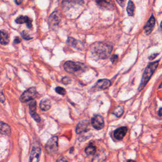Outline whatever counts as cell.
Here are the masks:
<instances>
[{
  "label": "cell",
  "instance_id": "1",
  "mask_svg": "<svg viewBox=\"0 0 162 162\" xmlns=\"http://www.w3.org/2000/svg\"><path fill=\"white\" fill-rule=\"evenodd\" d=\"M92 55L99 59H106L109 57L112 51V46L105 42H96L91 49Z\"/></svg>",
  "mask_w": 162,
  "mask_h": 162
},
{
  "label": "cell",
  "instance_id": "2",
  "mask_svg": "<svg viewBox=\"0 0 162 162\" xmlns=\"http://www.w3.org/2000/svg\"><path fill=\"white\" fill-rule=\"evenodd\" d=\"M158 63H159V61H156L150 63L148 64V65L147 66V67L146 68L144 72L141 83H140V85H139V91H141V90L144 89L146 84L148 82L151 77H152V75L155 72L156 69H157L158 66Z\"/></svg>",
  "mask_w": 162,
  "mask_h": 162
},
{
  "label": "cell",
  "instance_id": "3",
  "mask_svg": "<svg viewBox=\"0 0 162 162\" xmlns=\"http://www.w3.org/2000/svg\"><path fill=\"white\" fill-rule=\"evenodd\" d=\"M63 68L67 72L75 74L84 71V65L81 63H76L73 61H67L63 64Z\"/></svg>",
  "mask_w": 162,
  "mask_h": 162
},
{
  "label": "cell",
  "instance_id": "4",
  "mask_svg": "<svg viewBox=\"0 0 162 162\" xmlns=\"http://www.w3.org/2000/svg\"><path fill=\"white\" fill-rule=\"evenodd\" d=\"M37 96V91L36 88H30L27 90L25 91L20 96V100L22 103H26L27 101L33 100Z\"/></svg>",
  "mask_w": 162,
  "mask_h": 162
},
{
  "label": "cell",
  "instance_id": "5",
  "mask_svg": "<svg viewBox=\"0 0 162 162\" xmlns=\"http://www.w3.org/2000/svg\"><path fill=\"white\" fill-rule=\"evenodd\" d=\"M58 139L57 136L53 137L49 141L47 142L45 149L48 153L50 155L55 154L58 149Z\"/></svg>",
  "mask_w": 162,
  "mask_h": 162
},
{
  "label": "cell",
  "instance_id": "6",
  "mask_svg": "<svg viewBox=\"0 0 162 162\" xmlns=\"http://www.w3.org/2000/svg\"><path fill=\"white\" fill-rule=\"evenodd\" d=\"M60 20V14L58 11L56 10L55 12H53L48 18V24L49 28L52 29L57 28L59 25Z\"/></svg>",
  "mask_w": 162,
  "mask_h": 162
},
{
  "label": "cell",
  "instance_id": "7",
  "mask_svg": "<svg viewBox=\"0 0 162 162\" xmlns=\"http://www.w3.org/2000/svg\"><path fill=\"white\" fill-rule=\"evenodd\" d=\"M111 85V81L109 79H104L99 80L95 84V85L92 88L94 91H98L101 90H104L109 88Z\"/></svg>",
  "mask_w": 162,
  "mask_h": 162
},
{
  "label": "cell",
  "instance_id": "8",
  "mask_svg": "<svg viewBox=\"0 0 162 162\" xmlns=\"http://www.w3.org/2000/svg\"><path fill=\"white\" fill-rule=\"evenodd\" d=\"M41 152V147L39 144L34 143L32 149V152L30 156V162H39Z\"/></svg>",
  "mask_w": 162,
  "mask_h": 162
},
{
  "label": "cell",
  "instance_id": "9",
  "mask_svg": "<svg viewBox=\"0 0 162 162\" xmlns=\"http://www.w3.org/2000/svg\"><path fill=\"white\" fill-rule=\"evenodd\" d=\"M91 124L96 130H101L105 125L103 118L99 115H94L91 119Z\"/></svg>",
  "mask_w": 162,
  "mask_h": 162
},
{
  "label": "cell",
  "instance_id": "10",
  "mask_svg": "<svg viewBox=\"0 0 162 162\" xmlns=\"http://www.w3.org/2000/svg\"><path fill=\"white\" fill-rule=\"evenodd\" d=\"M84 3V0H63L61 6L63 10H67L75 5L81 6Z\"/></svg>",
  "mask_w": 162,
  "mask_h": 162
},
{
  "label": "cell",
  "instance_id": "11",
  "mask_svg": "<svg viewBox=\"0 0 162 162\" xmlns=\"http://www.w3.org/2000/svg\"><path fill=\"white\" fill-rule=\"evenodd\" d=\"M36 101L32 100L29 104V112L32 117L37 122H39L41 121V118L39 115L36 113Z\"/></svg>",
  "mask_w": 162,
  "mask_h": 162
},
{
  "label": "cell",
  "instance_id": "12",
  "mask_svg": "<svg viewBox=\"0 0 162 162\" xmlns=\"http://www.w3.org/2000/svg\"><path fill=\"white\" fill-rule=\"evenodd\" d=\"M100 8L105 10H112L113 6L111 3V0H94Z\"/></svg>",
  "mask_w": 162,
  "mask_h": 162
},
{
  "label": "cell",
  "instance_id": "13",
  "mask_svg": "<svg viewBox=\"0 0 162 162\" xmlns=\"http://www.w3.org/2000/svg\"><path fill=\"white\" fill-rule=\"evenodd\" d=\"M15 22L18 24H26L27 27L31 29L32 27V19L29 18L27 16H20L18 18L15 19Z\"/></svg>",
  "mask_w": 162,
  "mask_h": 162
},
{
  "label": "cell",
  "instance_id": "14",
  "mask_svg": "<svg viewBox=\"0 0 162 162\" xmlns=\"http://www.w3.org/2000/svg\"><path fill=\"white\" fill-rule=\"evenodd\" d=\"M89 123L87 121H81L80 123L78 124L76 127V133L77 134H81L83 132H86L89 131Z\"/></svg>",
  "mask_w": 162,
  "mask_h": 162
},
{
  "label": "cell",
  "instance_id": "15",
  "mask_svg": "<svg viewBox=\"0 0 162 162\" xmlns=\"http://www.w3.org/2000/svg\"><path fill=\"white\" fill-rule=\"evenodd\" d=\"M155 25V18L153 15L151 16L149 19L148 20V22L144 26V32L146 34H149L153 30V28Z\"/></svg>",
  "mask_w": 162,
  "mask_h": 162
},
{
  "label": "cell",
  "instance_id": "16",
  "mask_svg": "<svg viewBox=\"0 0 162 162\" xmlns=\"http://www.w3.org/2000/svg\"><path fill=\"white\" fill-rule=\"evenodd\" d=\"M127 132V128L126 127H122L117 128L114 132V137L117 140H122L126 135Z\"/></svg>",
  "mask_w": 162,
  "mask_h": 162
},
{
  "label": "cell",
  "instance_id": "17",
  "mask_svg": "<svg viewBox=\"0 0 162 162\" xmlns=\"http://www.w3.org/2000/svg\"><path fill=\"white\" fill-rule=\"evenodd\" d=\"M10 42L8 32L5 30H0V44L2 45H7Z\"/></svg>",
  "mask_w": 162,
  "mask_h": 162
},
{
  "label": "cell",
  "instance_id": "18",
  "mask_svg": "<svg viewBox=\"0 0 162 162\" xmlns=\"http://www.w3.org/2000/svg\"><path fill=\"white\" fill-rule=\"evenodd\" d=\"M0 133L8 136H10L11 134L10 127L8 124L3 122H0Z\"/></svg>",
  "mask_w": 162,
  "mask_h": 162
},
{
  "label": "cell",
  "instance_id": "19",
  "mask_svg": "<svg viewBox=\"0 0 162 162\" xmlns=\"http://www.w3.org/2000/svg\"><path fill=\"white\" fill-rule=\"evenodd\" d=\"M67 43L69 46L72 47L80 49H81V42L78 40L75 39V38H73L72 37H69L67 41Z\"/></svg>",
  "mask_w": 162,
  "mask_h": 162
},
{
  "label": "cell",
  "instance_id": "20",
  "mask_svg": "<svg viewBox=\"0 0 162 162\" xmlns=\"http://www.w3.org/2000/svg\"><path fill=\"white\" fill-rule=\"evenodd\" d=\"M40 109L43 111H48L51 109V103L48 99H45L41 101L39 104Z\"/></svg>",
  "mask_w": 162,
  "mask_h": 162
},
{
  "label": "cell",
  "instance_id": "21",
  "mask_svg": "<svg viewBox=\"0 0 162 162\" xmlns=\"http://www.w3.org/2000/svg\"><path fill=\"white\" fill-rule=\"evenodd\" d=\"M106 159V155L104 153H98L93 158L92 162H104Z\"/></svg>",
  "mask_w": 162,
  "mask_h": 162
},
{
  "label": "cell",
  "instance_id": "22",
  "mask_svg": "<svg viewBox=\"0 0 162 162\" xmlns=\"http://www.w3.org/2000/svg\"><path fill=\"white\" fill-rule=\"evenodd\" d=\"M135 5L132 1H128L127 6V12L129 16H132L134 13Z\"/></svg>",
  "mask_w": 162,
  "mask_h": 162
},
{
  "label": "cell",
  "instance_id": "23",
  "mask_svg": "<svg viewBox=\"0 0 162 162\" xmlns=\"http://www.w3.org/2000/svg\"><path fill=\"white\" fill-rule=\"evenodd\" d=\"M124 112V108L123 106H118L113 110V114L117 117H121Z\"/></svg>",
  "mask_w": 162,
  "mask_h": 162
},
{
  "label": "cell",
  "instance_id": "24",
  "mask_svg": "<svg viewBox=\"0 0 162 162\" xmlns=\"http://www.w3.org/2000/svg\"><path fill=\"white\" fill-rule=\"evenodd\" d=\"M96 148L93 144H89L85 149V153L87 154L88 155H94L95 153V152H96Z\"/></svg>",
  "mask_w": 162,
  "mask_h": 162
},
{
  "label": "cell",
  "instance_id": "25",
  "mask_svg": "<svg viewBox=\"0 0 162 162\" xmlns=\"http://www.w3.org/2000/svg\"><path fill=\"white\" fill-rule=\"evenodd\" d=\"M21 36L24 40H30L32 39V38L28 34V32L26 30H24L21 32Z\"/></svg>",
  "mask_w": 162,
  "mask_h": 162
},
{
  "label": "cell",
  "instance_id": "26",
  "mask_svg": "<svg viewBox=\"0 0 162 162\" xmlns=\"http://www.w3.org/2000/svg\"><path fill=\"white\" fill-rule=\"evenodd\" d=\"M55 91L60 95H65L66 94V90L61 87H60V86L55 88Z\"/></svg>",
  "mask_w": 162,
  "mask_h": 162
},
{
  "label": "cell",
  "instance_id": "27",
  "mask_svg": "<svg viewBox=\"0 0 162 162\" xmlns=\"http://www.w3.org/2000/svg\"><path fill=\"white\" fill-rule=\"evenodd\" d=\"M61 82L65 85L67 84H70L72 82V80L70 78H69V77H64L62 79H61Z\"/></svg>",
  "mask_w": 162,
  "mask_h": 162
},
{
  "label": "cell",
  "instance_id": "28",
  "mask_svg": "<svg viewBox=\"0 0 162 162\" xmlns=\"http://www.w3.org/2000/svg\"><path fill=\"white\" fill-rule=\"evenodd\" d=\"M116 2L118 3V4L119 5L121 6L124 7L125 5L126 0H116Z\"/></svg>",
  "mask_w": 162,
  "mask_h": 162
},
{
  "label": "cell",
  "instance_id": "29",
  "mask_svg": "<svg viewBox=\"0 0 162 162\" xmlns=\"http://www.w3.org/2000/svg\"><path fill=\"white\" fill-rule=\"evenodd\" d=\"M5 101V97L3 94V93L2 91L0 90V102L4 103Z\"/></svg>",
  "mask_w": 162,
  "mask_h": 162
},
{
  "label": "cell",
  "instance_id": "30",
  "mask_svg": "<svg viewBox=\"0 0 162 162\" xmlns=\"http://www.w3.org/2000/svg\"><path fill=\"white\" fill-rule=\"evenodd\" d=\"M21 41H22V39L19 37H15L14 41V42L15 43V44H18V43L21 42Z\"/></svg>",
  "mask_w": 162,
  "mask_h": 162
},
{
  "label": "cell",
  "instance_id": "31",
  "mask_svg": "<svg viewBox=\"0 0 162 162\" xmlns=\"http://www.w3.org/2000/svg\"><path fill=\"white\" fill-rule=\"evenodd\" d=\"M117 59H118V56L116 55H113V56L112 57V58H111V61H112V63H115V61L117 60Z\"/></svg>",
  "mask_w": 162,
  "mask_h": 162
},
{
  "label": "cell",
  "instance_id": "32",
  "mask_svg": "<svg viewBox=\"0 0 162 162\" xmlns=\"http://www.w3.org/2000/svg\"><path fill=\"white\" fill-rule=\"evenodd\" d=\"M57 162H68V161L65 159V158H60L58 159Z\"/></svg>",
  "mask_w": 162,
  "mask_h": 162
},
{
  "label": "cell",
  "instance_id": "33",
  "mask_svg": "<svg viewBox=\"0 0 162 162\" xmlns=\"http://www.w3.org/2000/svg\"><path fill=\"white\" fill-rule=\"evenodd\" d=\"M14 2H15V3L17 5H19L22 4V3L23 2V0H14Z\"/></svg>",
  "mask_w": 162,
  "mask_h": 162
},
{
  "label": "cell",
  "instance_id": "34",
  "mask_svg": "<svg viewBox=\"0 0 162 162\" xmlns=\"http://www.w3.org/2000/svg\"><path fill=\"white\" fill-rule=\"evenodd\" d=\"M157 55H158V54H156V53L154 54V55H152V56H151V57H149V60H153L154 58H155V57H156Z\"/></svg>",
  "mask_w": 162,
  "mask_h": 162
},
{
  "label": "cell",
  "instance_id": "35",
  "mask_svg": "<svg viewBox=\"0 0 162 162\" xmlns=\"http://www.w3.org/2000/svg\"><path fill=\"white\" fill-rule=\"evenodd\" d=\"M158 115L160 117H161L162 116V108H161V109L158 111Z\"/></svg>",
  "mask_w": 162,
  "mask_h": 162
},
{
  "label": "cell",
  "instance_id": "36",
  "mask_svg": "<svg viewBox=\"0 0 162 162\" xmlns=\"http://www.w3.org/2000/svg\"><path fill=\"white\" fill-rule=\"evenodd\" d=\"M127 162H135V161H134V160H128L127 161Z\"/></svg>",
  "mask_w": 162,
  "mask_h": 162
},
{
  "label": "cell",
  "instance_id": "37",
  "mask_svg": "<svg viewBox=\"0 0 162 162\" xmlns=\"http://www.w3.org/2000/svg\"><path fill=\"white\" fill-rule=\"evenodd\" d=\"M160 28H161V30H162V22H161V25H160Z\"/></svg>",
  "mask_w": 162,
  "mask_h": 162
},
{
  "label": "cell",
  "instance_id": "38",
  "mask_svg": "<svg viewBox=\"0 0 162 162\" xmlns=\"http://www.w3.org/2000/svg\"><path fill=\"white\" fill-rule=\"evenodd\" d=\"M161 127H162V125H161Z\"/></svg>",
  "mask_w": 162,
  "mask_h": 162
}]
</instances>
